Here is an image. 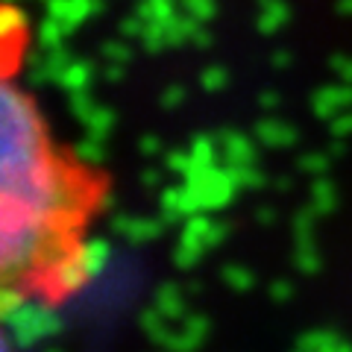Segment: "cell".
<instances>
[{
	"label": "cell",
	"instance_id": "cell-1",
	"mask_svg": "<svg viewBox=\"0 0 352 352\" xmlns=\"http://www.w3.org/2000/svg\"><path fill=\"white\" fill-rule=\"evenodd\" d=\"M27 18L0 0V317L56 308L91 276V226L109 200L103 168L62 144L21 82Z\"/></svg>",
	"mask_w": 352,
	"mask_h": 352
},
{
	"label": "cell",
	"instance_id": "cell-2",
	"mask_svg": "<svg viewBox=\"0 0 352 352\" xmlns=\"http://www.w3.org/2000/svg\"><path fill=\"white\" fill-rule=\"evenodd\" d=\"M0 352H12V346H9V338L3 332V326H0Z\"/></svg>",
	"mask_w": 352,
	"mask_h": 352
}]
</instances>
